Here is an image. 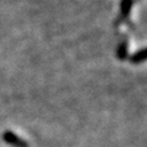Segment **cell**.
I'll return each mask as SVG.
<instances>
[{
    "label": "cell",
    "mask_w": 147,
    "mask_h": 147,
    "mask_svg": "<svg viewBox=\"0 0 147 147\" xmlns=\"http://www.w3.org/2000/svg\"><path fill=\"white\" fill-rule=\"evenodd\" d=\"M3 138L7 144H9V145H12L14 147H28L27 141L23 140L21 137L16 136L12 131H5L4 134H3Z\"/></svg>",
    "instance_id": "cell-1"
},
{
    "label": "cell",
    "mask_w": 147,
    "mask_h": 147,
    "mask_svg": "<svg viewBox=\"0 0 147 147\" xmlns=\"http://www.w3.org/2000/svg\"><path fill=\"white\" fill-rule=\"evenodd\" d=\"M130 60H131V63H133V64H139V63H142V61L147 60V48L141 49V50H139L138 52L133 53V55L131 56Z\"/></svg>",
    "instance_id": "cell-2"
},
{
    "label": "cell",
    "mask_w": 147,
    "mask_h": 147,
    "mask_svg": "<svg viewBox=\"0 0 147 147\" xmlns=\"http://www.w3.org/2000/svg\"><path fill=\"white\" fill-rule=\"evenodd\" d=\"M131 7H132V1H131V0H122L121 9H122V13H123L124 16H127L130 14Z\"/></svg>",
    "instance_id": "cell-3"
},
{
    "label": "cell",
    "mask_w": 147,
    "mask_h": 147,
    "mask_svg": "<svg viewBox=\"0 0 147 147\" xmlns=\"http://www.w3.org/2000/svg\"><path fill=\"white\" fill-rule=\"evenodd\" d=\"M117 56H118L119 59H124V58L127 56V49H126V44H125V43H122V44L118 47Z\"/></svg>",
    "instance_id": "cell-4"
}]
</instances>
